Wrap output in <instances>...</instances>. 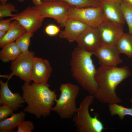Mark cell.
I'll return each mask as SVG.
<instances>
[{
    "label": "cell",
    "mask_w": 132,
    "mask_h": 132,
    "mask_svg": "<svg viewBox=\"0 0 132 132\" xmlns=\"http://www.w3.org/2000/svg\"><path fill=\"white\" fill-rule=\"evenodd\" d=\"M131 74L126 66L121 67L100 66L97 69L95 75L97 89L94 95L95 97L102 103H120L122 100L116 93V88Z\"/></svg>",
    "instance_id": "cell-1"
},
{
    "label": "cell",
    "mask_w": 132,
    "mask_h": 132,
    "mask_svg": "<svg viewBox=\"0 0 132 132\" xmlns=\"http://www.w3.org/2000/svg\"><path fill=\"white\" fill-rule=\"evenodd\" d=\"M130 100L132 104V99H130Z\"/></svg>",
    "instance_id": "cell-37"
},
{
    "label": "cell",
    "mask_w": 132,
    "mask_h": 132,
    "mask_svg": "<svg viewBox=\"0 0 132 132\" xmlns=\"http://www.w3.org/2000/svg\"><path fill=\"white\" fill-rule=\"evenodd\" d=\"M69 6L62 1H42L41 5L32 7L38 11L44 18L49 17L53 19L60 27H64L69 18Z\"/></svg>",
    "instance_id": "cell-6"
},
{
    "label": "cell",
    "mask_w": 132,
    "mask_h": 132,
    "mask_svg": "<svg viewBox=\"0 0 132 132\" xmlns=\"http://www.w3.org/2000/svg\"><path fill=\"white\" fill-rule=\"evenodd\" d=\"M109 109L111 116L117 115L121 120L126 115L132 117V108H126L117 103H113L109 104Z\"/></svg>",
    "instance_id": "cell-21"
},
{
    "label": "cell",
    "mask_w": 132,
    "mask_h": 132,
    "mask_svg": "<svg viewBox=\"0 0 132 132\" xmlns=\"http://www.w3.org/2000/svg\"><path fill=\"white\" fill-rule=\"evenodd\" d=\"M92 53L75 48L72 51L70 61L74 78L90 94L96 92L97 86L95 79L97 69L91 58Z\"/></svg>",
    "instance_id": "cell-3"
},
{
    "label": "cell",
    "mask_w": 132,
    "mask_h": 132,
    "mask_svg": "<svg viewBox=\"0 0 132 132\" xmlns=\"http://www.w3.org/2000/svg\"><path fill=\"white\" fill-rule=\"evenodd\" d=\"M45 32L48 35L54 36L59 34L61 31L59 27L54 24H51L46 27Z\"/></svg>",
    "instance_id": "cell-28"
},
{
    "label": "cell",
    "mask_w": 132,
    "mask_h": 132,
    "mask_svg": "<svg viewBox=\"0 0 132 132\" xmlns=\"http://www.w3.org/2000/svg\"><path fill=\"white\" fill-rule=\"evenodd\" d=\"M14 110L9 106L3 104L0 107V121L7 118L13 113Z\"/></svg>",
    "instance_id": "cell-27"
},
{
    "label": "cell",
    "mask_w": 132,
    "mask_h": 132,
    "mask_svg": "<svg viewBox=\"0 0 132 132\" xmlns=\"http://www.w3.org/2000/svg\"><path fill=\"white\" fill-rule=\"evenodd\" d=\"M85 23L79 20L68 18L64 30L58 34L59 38L65 39L70 42L76 41L79 35L88 27Z\"/></svg>",
    "instance_id": "cell-16"
},
{
    "label": "cell",
    "mask_w": 132,
    "mask_h": 132,
    "mask_svg": "<svg viewBox=\"0 0 132 132\" xmlns=\"http://www.w3.org/2000/svg\"><path fill=\"white\" fill-rule=\"evenodd\" d=\"M0 77L6 78L8 79L9 80L12 77L10 75H0Z\"/></svg>",
    "instance_id": "cell-32"
},
{
    "label": "cell",
    "mask_w": 132,
    "mask_h": 132,
    "mask_svg": "<svg viewBox=\"0 0 132 132\" xmlns=\"http://www.w3.org/2000/svg\"><path fill=\"white\" fill-rule=\"evenodd\" d=\"M121 0H102L100 2L104 19L123 24L125 20L121 10Z\"/></svg>",
    "instance_id": "cell-14"
},
{
    "label": "cell",
    "mask_w": 132,
    "mask_h": 132,
    "mask_svg": "<svg viewBox=\"0 0 132 132\" xmlns=\"http://www.w3.org/2000/svg\"><path fill=\"white\" fill-rule=\"evenodd\" d=\"M9 19L4 20L1 19L0 21V31L7 32L9 29L11 22Z\"/></svg>",
    "instance_id": "cell-29"
},
{
    "label": "cell",
    "mask_w": 132,
    "mask_h": 132,
    "mask_svg": "<svg viewBox=\"0 0 132 132\" xmlns=\"http://www.w3.org/2000/svg\"><path fill=\"white\" fill-rule=\"evenodd\" d=\"M44 18L38 11L29 6L21 12L14 14L9 19L17 20L27 32L33 33L41 27Z\"/></svg>",
    "instance_id": "cell-9"
},
{
    "label": "cell",
    "mask_w": 132,
    "mask_h": 132,
    "mask_svg": "<svg viewBox=\"0 0 132 132\" xmlns=\"http://www.w3.org/2000/svg\"><path fill=\"white\" fill-rule=\"evenodd\" d=\"M95 1H96L99 2L100 3V2L102 0H93Z\"/></svg>",
    "instance_id": "cell-35"
},
{
    "label": "cell",
    "mask_w": 132,
    "mask_h": 132,
    "mask_svg": "<svg viewBox=\"0 0 132 132\" xmlns=\"http://www.w3.org/2000/svg\"><path fill=\"white\" fill-rule=\"evenodd\" d=\"M18 11L14 5L10 3H0V18L4 17H13L14 14H12L13 12H17Z\"/></svg>",
    "instance_id": "cell-25"
},
{
    "label": "cell",
    "mask_w": 132,
    "mask_h": 132,
    "mask_svg": "<svg viewBox=\"0 0 132 132\" xmlns=\"http://www.w3.org/2000/svg\"><path fill=\"white\" fill-rule=\"evenodd\" d=\"M0 51V59L6 63L15 60L22 53L15 42L8 43L2 48Z\"/></svg>",
    "instance_id": "cell-18"
},
{
    "label": "cell",
    "mask_w": 132,
    "mask_h": 132,
    "mask_svg": "<svg viewBox=\"0 0 132 132\" xmlns=\"http://www.w3.org/2000/svg\"><path fill=\"white\" fill-rule=\"evenodd\" d=\"M10 27L5 36L0 39V47L2 48L5 44L14 42L26 31L17 20H13Z\"/></svg>",
    "instance_id": "cell-17"
},
{
    "label": "cell",
    "mask_w": 132,
    "mask_h": 132,
    "mask_svg": "<svg viewBox=\"0 0 132 132\" xmlns=\"http://www.w3.org/2000/svg\"><path fill=\"white\" fill-rule=\"evenodd\" d=\"M119 52L132 58V35L124 33L116 45Z\"/></svg>",
    "instance_id": "cell-20"
},
{
    "label": "cell",
    "mask_w": 132,
    "mask_h": 132,
    "mask_svg": "<svg viewBox=\"0 0 132 132\" xmlns=\"http://www.w3.org/2000/svg\"><path fill=\"white\" fill-rule=\"evenodd\" d=\"M94 96H86L80 103L77 111L73 117V120L78 132H102L105 129L102 122L98 119L99 115L95 113L92 117L89 108L93 102Z\"/></svg>",
    "instance_id": "cell-4"
},
{
    "label": "cell",
    "mask_w": 132,
    "mask_h": 132,
    "mask_svg": "<svg viewBox=\"0 0 132 132\" xmlns=\"http://www.w3.org/2000/svg\"><path fill=\"white\" fill-rule=\"evenodd\" d=\"M121 7L124 20L128 26V33L132 35V6L125 0L121 1Z\"/></svg>",
    "instance_id": "cell-23"
},
{
    "label": "cell",
    "mask_w": 132,
    "mask_h": 132,
    "mask_svg": "<svg viewBox=\"0 0 132 132\" xmlns=\"http://www.w3.org/2000/svg\"><path fill=\"white\" fill-rule=\"evenodd\" d=\"M76 41L77 47L93 54L103 43L97 28L89 26L79 35Z\"/></svg>",
    "instance_id": "cell-11"
},
{
    "label": "cell",
    "mask_w": 132,
    "mask_h": 132,
    "mask_svg": "<svg viewBox=\"0 0 132 132\" xmlns=\"http://www.w3.org/2000/svg\"><path fill=\"white\" fill-rule=\"evenodd\" d=\"M59 90L60 95L55 100V105L51 108V111L55 112L62 119L72 118L77 109L76 100L79 93V86L69 83H62Z\"/></svg>",
    "instance_id": "cell-5"
},
{
    "label": "cell",
    "mask_w": 132,
    "mask_h": 132,
    "mask_svg": "<svg viewBox=\"0 0 132 132\" xmlns=\"http://www.w3.org/2000/svg\"><path fill=\"white\" fill-rule=\"evenodd\" d=\"M126 2L132 6V0H125Z\"/></svg>",
    "instance_id": "cell-33"
},
{
    "label": "cell",
    "mask_w": 132,
    "mask_h": 132,
    "mask_svg": "<svg viewBox=\"0 0 132 132\" xmlns=\"http://www.w3.org/2000/svg\"><path fill=\"white\" fill-rule=\"evenodd\" d=\"M123 25L104 19L97 27L103 43L116 46L124 33Z\"/></svg>",
    "instance_id": "cell-10"
},
{
    "label": "cell",
    "mask_w": 132,
    "mask_h": 132,
    "mask_svg": "<svg viewBox=\"0 0 132 132\" xmlns=\"http://www.w3.org/2000/svg\"><path fill=\"white\" fill-rule=\"evenodd\" d=\"M35 55L34 52L28 51L22 53L14 60L11 61V76L19 77L25 82L30 84L32 81V71Z\"/></svg>",
    "instance_id": "cell-8"
},
{
    "label": "cell",
    "mask_w": 132,
    "mask_h": 132,
    "mask_svg": "<svg viewBox=\"0 0 132 132\" xmlns=\"http://www.w3.org/2000/svg\"><path fill=\"white\" fill-rule=\"evenodd\" d=\"M116 46L103 43L93 53L98 58L100 66H116L122 62Z\"/></svg>",
    "instance_id": "cell-12"
},
{
    "label": "cell",
    "mask_w": 132,
    "mask_h": 132,
    "mask_svg": "<svg viewBox=\"0 0 132 132\" xmlns=\"http://www.w3.org/2000/svg\"><path fill=\"white\" fill-rule=\"evenodd\" d=\"M32 1L35 6H39L42 3V1L41 0H32Z\"/></svg>",
    "instance_id": "cell-30"
},
{
    "label": "cell",
    "mask_w": 132,
    "mask_h": 132,
    "mask_svg": "<svg viewBox=\"0 0 132 132\" xmlns=\"http://www.w3.org/2000/svg\"><path fill=\"white\" fill-rule=\"evenodd\" d=\"M8 0H0V3H6Z\"/></svg>",
    "instance_id": "cell-34"
},
{
    "label": "cell",
    "mask_w": 132,
    "mask_h": 132,
    "mask_svg": "<svg viewBox=\"0 0 132 132\" xmlns=\"http://www.w3.org/2000/svg\"><path fill=\"white\" fill-rule=\"evenodd\" d=\"M52 71L48 60L34 57L32 71V79L33 82L48 85L47 82Z\"/></svg>",
    "instance_id": "cell-13"
},
{
    "label": "cell",
    "mask_w": 132,
    "mask_h": 132,
    "mask_svg": "<svg viewBox=\"0 0 132 132\" xmlns=\"http://www.w3.org/2000/svg\"><path fill=\"white\" fill-rule=\"evenodd\" d=\"M33 33L26 31L15 41V43L21 49L22 53L28 50L30 39L33 36Z\"/></svg>",
    "instance_id": "cell-24"
},
{
    "label": "cell",
    "mask_w": 132,
    "mask_h": 132,
    "mask_svg": "<svg viewBox=\"0 0 132 132\" xmlns=\"http://www.w3.org/2000/svg\"><path fill=\"white\" fill-rule=\"evenodd\" d=\"M69 18L80 21L88 26L97 28L104 19L100 6L86 7H70Z\"/></svg>",
    "instance_id": "cell-7"
},
{
    "label": "cell",
    "mask_w": 132,
    "mask_h": 132,
    "mask_svg": "<svg viewBox=\"0 0 132 132\" xmlns=\"http://www.w3.org/2000/svg\"><path fill=\"white\" fill-rule=\"evenodd\" d=\"M50 85L25 82L22 86V98L27 104L24 112L34 115L37 119L49 116L57 95L50 89Z\"/></svg>",
    "instance_id": "cell-2"
},
{
    "label": "cell",
    "mask_w": 132,
    "mask_h": 132,
    "mask_svg": "<svg viewBox=\"0 0 132 132\" xmlns=\"http://www.w3.org/2000/svg\"><path fill=\"white\" fill-rule=\"evenodd\" d=\"M10 118L0 121V132H13L17 128L18 123L23 120L25 118V113L23 111L13 113Z\"/></svg>",
    "instance_id": "cell-19"
},
{
    "label": "cell",
    "mask_w": 132,
    "mask_h": 132,
    "mask_svg": "<svg viewBox=\"0 0 132 132\" xmlns=\"http://www.w3.org/2000/svg\"><path fill=\"white\" fill-rule=\"evenodd\" d=\"M34 126L32 121L23 120L19 122L17 125V132H31L34 129Z\"/></svg>",
    "instance_id": "cell-26"
},
{
    "label": "cell",
    "mask_w": 132,
    "mask_h": 132,
    "mask_svg": "<svg viewBox=\"0 0 132 132\" xmlns=\"http://www.w3.org/2000/svg\"><path fill=\"white\" fill-rule=\"evenodd\" d=\"M8 79L5 82L0 80V104H5L16 111L20 107H23L24 102L22 97L18 93H13L8 87Z\"/></svg>",
    "instance_id": "cell-15"
},
{
    "label": "cell",
    "mask_w": 132,
    "mask_h": 132,
    "mask_svg": "<svg viewBox=\"0 0 132 132\" xmlns=\"http://www.w3.org/2000/svg\"><path fill=\"white\" fill-rule=\"evenodd\" d=\"M20 2H23L24 0H18Z\"/></svg>",
    "instance_id": "cell-36"
},
{
    "label": "cell",
    "mask_w": 132,
    "mask_h": 132,
    "mask_svg": "<svg viewBox=\"0 0 132 132\" xmlns=\"http://www.w3.org/2000/svg\"><path fill=\"white\" fill-rule=\"evenodd\" d=\"M7 32L0 31V39L3 38Z\"/></svg>",
    "instance_id": "cell-31"
},
{
    "label": "cell",
    "mask_w": 132,
    "mask_h": 132,
    "mask_svg": "<svg viewBox=\"0 0 132 132\" xmlns=\"http://www.w3.org/2000/svg\"><path fill=\"white\" fill-rule=\"evenodd\" d=\"M43 1H62L74 7H86L100 6L99 2L93 0H43Z\"/></svg>",
    "instance_id": "cell-22"
}]
</instances>
